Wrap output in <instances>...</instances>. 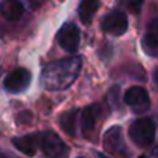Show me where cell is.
Masks as SVG:
<instances>
[{
  "mask_svg": "<svg viewBox=\"0 0 158 158\" xmlns=\"http://www.w3.org/2000/svg\"><path fill=\"white\" fill-rule=\"evenodd\" d=\"M98 8H99L98 2H90V0L82 2L81 5H79V19H81L85 25H89L93 20V16L98 11Z\"/></svg>",
  "mask_w": 158,
  "mask_h": 158,
  "instance_id": "cell-14",
  "label": "cell"
},
{
  "mask_svg": "<svg viewBox=\"0 0 158 158\" xmlns=\"http://www.w3.org/2000/svg\"><path fill=\"white\" fill-rule=\"evenodd\" d=\"M79 158H81V156H79Z\"/></svg>",
  "mask_w": 158,
  "mask_h": 158,
  "instance_id": "cell-18",
  "label": "cell"
},
{
  "mask_svg": "<svg viewBox=\"0 0 158 158\" xmlns=\"http://www.w3.org/2000/svg\"><path fill=\"white\" fill-rule=\"evenodd\" d=\"M104 147L115 153V155H121V156H129V152H127V146L124 143V138H123V132H121V127L118 126H113L110 127L106 135H104Z\"/></svg>",
  "mask_w": 158,
  "mask_h": 158,
  "instance_id": "cell-9",
  "label": "cell"
},
{
  "mask_svg": "<svg viewBox=\"0 0 158 158\" xmlns=\"http://www.w3.org/2000/svg\"><path fill=\"white\" fill-rule=\"evenodd\" d=\"M141 158H147V156H141ZM149 158H156V149H150V156Z\"/></svg>",
  "mask_w": 158,
  "mask_h": 158,
  "instance_id": "cell-15",
  "label": "cell"
},
{
  "mask_svg": "<svg viewBox=\"0 0 158 158\" xmlns=\"http://www.w3.org/2000/svg\"><path fill=\"white\" fill-rule=\"evenodd\" d=\"M129 135L139 147H149L155 141V121L152 118H138L129 127Z\"/></svg>",
  "mask_w": 158,
  "mask_h": 158,
  "instance_id": "cell-2",
  "label": "cell"
},
{
  "mask_svg": "<svg viewBox=\"0 0 158 158\" xmlns=\"http://www.w3.org/2000/svg\"><path fill=\"white\" fill-rule=\"evenodd\" d=\"M0 158H3V156H0Z\"/></svg>",
  "mask_w": 158,
  "mask_h": 158,
  "instance_id": "cell-17",
  "label": "cell"
},
{
  "mask_svg": "<svg viewBox=\"0 0 158 158\" xmlns=\"http://www.w3.org/2000/svg\"><path fill=\"white\" fill-rule=\"evenodd\" d=\"M13 144L25 155H34L39 147V133H28L13 139Z\"/></svg>",
  "mask_w": 158,
  "mask_h": 158,
  "instance_id": "cell-11",
  "label": "cell"
},
{
  "mask_svg": "<svg viewBox=\"0 0 158 158\" xmlns=\"http://www.w3.org/2000/svg\"><path fill=\"white\" fill-rule=\"evenodd\" d=\"M143 50L146 54L155 57L156 53H158V33H156V20L153 19L149 27H147V31L144 33L143 36Z\"/></svg>",
  "mask_w": 158,
  "mask_h": 158,
  "instance_id": "cell-10",
  "label": "cell"
},
{
  "mask_svg": "<svg viewBox=\"0 0 158 158\" xmlns=\"http://www.w3.org/2000/svg\"><path fill=\"white\" fill-rule=\"evenodd\" d=\"M57 42L60 48L67 53H76L79 42H81V31L73 22H67L57 31Z\"/></svg>",
  "mask_w": 158,
  "mask_h": 158,
  "instance_id": "cell-6",
  "label": "cell"
},
{
  "mask_svg": "<svg viewBox=\"0 0 158 158\" xmlns=\"http://www.w3.org/2000/svg\"><path fill=\"white\" fill-rule=\"evenodd\" d=\"M82 57L81 56H70L54 62L47 64L40 73V84L44 89L57 92L68 89L81 71Z\"/></svg>",
  "mask_w": 158,
  "mask_h": 158,
  "instance_id": "cell-1",
  "label": "cell"
},
{
  "mask_svg": "<svg viewBox=\"0 0 158 158\" xmlns=\"http://www.w3.org/2000/svg\"><path fill=\"white\" fill-rule=\"evenodd\" d=\"M102 115V107L99 104H92L82 109L81 112V119H79V126L84 133V138L93 139L96 130H98V121Z\"/></svg>",
  "mask_w": 158,
  "mask_h": 158,
  "instance_id": "cell-4",
  "label": "cell"
},
{
  "mask_svg": "<svg viewBox=\"0 0 158 158\" xmlns=\"http://www.w3.org/2000/svg\"><path fill=\"white\" fill-rule=\"evenodd\" d=\"M124 102L135 112V113H143L147 112L150 107V99L149 93L143 87H130L124 93Z\"/></svg>",
  "mask_w": 158,
  "mask_h": 158,
  "instance_id": "cell-8",
  "label": "cell"
},
{
  "mask_svg": "<svg viewBox=\"0 0 158 158\" xmlns=\"http://www.w3.org/2000/svg\"><path fill=\"white\" fill-rule=\"evenodd\" d=\"M31 84V73L27 70V68H16L13 70L6 77H5V90L13 93V95H17V93H22L25 92Z\"/></svg>",
  "mask_w": 158,
  "mask_h": 158,
  "instance_id": "cell-7",
  "label": "cell"
},
{
  "mask_svg": "<svg viewBox=\"0 0 158 158\" xmlns=\"http://www.w3.org/2000/svg\"><path fill=\"white\" fill-rule=\"evenodd\" d=\"M98 156H99V158H109V156H107V155H104V153H98Z\"/></svg>",
  "mask_w": 158,
  "mask_h": 158,
  "instance_id": "cell-16",
  "label": "cell"
},
{
  "mask_svg": "<svg viewBox=\"0 0 158 158\" xmlns=\"http://www.w3.org/2000/svg\"><path fill=\"white\" fill-rule=\"evenodd\" d=\"M77 116H79L77 110H68V112H65V113L59 118V124H60V127H62L68 135H71V136L76 135Z\"/></svg>",
  "mask_w": 158,
  "mask_h": 158,
  "instance_id": "cell-13",
  "label": "cell"
},
{
  "mask_svg": "<svg viewBox=\"0 0 158 158\" xmlns=\"http://www.w3.org/2000/svg\"><path fill=\"white\" fill-rule=\"evenodd\" d=\"M39 147L47 158H68V146L53 130L39 132Z\"/></svg>",
  "mask_w": 158,
  "mask_h": 158,
  "instance_id": "cell-3",
  "label": "cell"
},
{
  "mask_svg": "<svg viewBox=\"0 0 158 158\" xmlns=\"http://www.w3.org/2000/svg\"><path fill=\"white\" fill-rule=\"evenodd\" d=\"M0 14L8 22H17L23 16V5L20 2H14V0L2 2L0 3Z\"/></svg>",
  "mask_w": 158,
  "mask_h": 158,
  "instance_id": "cell-12",
  "label": "cell"
},
{
  "mask_svg": "<svg viewBox=\"0 0 158 158\" xmlns=\"http://www.w3.org/2000/svg\"><path fill=\"white\" fill-rule=\"evenodd\" d=\"M127 27H129L127 14L123 10H112L101 20L102 31L112 36H123L127 31Z\"/></svg>",
  "mask_w": 158,
  "mask_h": 158,
  "instance_id": "cell-5",
  "label": "cell"
}]
</instances>
